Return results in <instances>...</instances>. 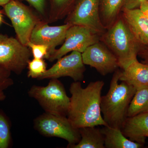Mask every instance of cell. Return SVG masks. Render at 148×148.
Wrapping results in <instances>:
<instances>
[{"label": "cell", "mask_w": 148, "mask_h": 148, "mask_svg": "<svg viewBox=\"0 0 148 148\" xmlns=\"http://www.w3.org/2000/svg\"><path fill=\"white\" fill-rule=\"evenodd\" d=\"M96 126L79 128L80 140L75 145H68L69 148H105L104 135Z\"/></svg>", "instance_id": "e0dca14e"}, {"label": "cell", "mask_w": 148, "mask_h": 148, "mask_svg": "<svg viewBox=\"0 0 148 148\" xmlns=\"http://www.w3.org/2000/svg\"><path fill=\"white\" fill-rule=\"evenodd\" d=\"M84 65L82 53L74 51L69 55L58 59L56 63L47 70L38 79H58L62 77H69L74 82H81L84 77Z\"/></svg>", "instance_id": "30bf717a"}, {"label": "cell", "mask_w": 148, "mask_h": 148, "mask_svg": "<svg viewBox=\"0 0 148 148\" xmlns=\"http://www.w3.org/2000/svg\"><path fill=\"white\" fill-rule=\"evenodd\" d=\"M121 130L130 140L144 145L148 138V112L127 117Z\"/></svg>", "instance_id": "4fadbf2b"}, {"label": "cell", "mask_w": 148, "mask_h": 148, "mask_svg": "<svg viewBox=\"0 0 148 148\" xmlns=\"http://www.w3.org/2000/svg\"><path fill=\"white\" fill-rule=\"evenodd\" d=\"M28 47L17 39L0 34V67L20 75L30 60Z\"/></svg>", "instance_id": "8992f818"}, {"label": "cell", "mask_w": 148, "mask_h": 148, "mask_svg": "<svg viewBox=\"0 0 148 148\" xmlns=\"http://www.w3.org/2000/svg\"><path fill=\"white\" fill-rule=\"evenodd\" d=\"M123 18L138 42L148 46V18L140 9H123Z\"/></svg>", "instance_id": "5bb4252c"}, {"label": "cell", "mask_w": 148, "mask_h": 148, "mask_svg": "<svg viewBox=\"0 0 148 148\" xmlns=\"http://www.w3.org/2000/svg\"><path fill=\"white\" fill-rule=\"evenodd\" d=\"M28 77L33 79H38L46 71L47 64L43 59L34 58L29 61L28 64Z\"/></svg>", "instance_id": "7402d4cb"}, {"label": "cell", "mask_w": 148, "mask_h": 148, "mask_svg": "<svg viewBox=\"0 0 148 148\" xmlns=\"http://www.w3.org/2000/svg\"><path fill=\"white\" fill-rule=\"evenodd\" d=\"M104 82L98 80L83 88L80 82L71 85V96L67 117L77 129L88 126H108L101 110V92Z\"/></svg>", "instance_id": "6da1fadb"}, {"label": "cell", "mask_w": 148, "mask_h": 148, "mask_svg": "<svg viewBox=\"0 0 148 148\" xmlns=\"http://www.w3.org/2000/svg\"><path fill=\"white\" fill-rule=\"evenodd\" d=\"M34 126L43 136L64 139L69 143L68 145L76 144L80 140L79 129L73 126L67 116L45 112L34 120Z\"/></svg>", "instance_id": "5b68a950"}, {"label": "cell", "mask_w": 148, "mask_h": 148, "mask_svg": "<svg viewBox=\"0 0 148 148\" xmlns=\"http://www.w3.org/2000/svg\"><path fill=\"white\" fill-rule=\"evenodd\" d=\"M42 16H45V0H26Z\"/></svg>", "instance_id": "d4e9b609"}, {"label": "cell", "mask_w": 148, "mask_h": 148, "mask_svg": "<svg viewBox=\"0 0 148 148\" xmlns=\"http://www.w3.org/2000/svg\"><path fill=\"white\" fill-rule=\"evenodd\" d=\"M6 96L3 90H0V101H2L5 100Z\"/></svg>", "instance_id": "83f0119b"}, {"label": "cell", "mask_w": 148, "mask_h": 148, "mask_svg": "<svg viewBox=\"0 0 148 148\" xmlns=\"http://www.w3.org/2000/svg\"><path fill=\"white\" fill-rule=\"evenodd\" d=\"M140 9L142 12L148 18V0H146L142 4Z\"/></svg>", "instance_id": "4316f807"}, {"label": "cell", "mask_w": 148, "mask_h": 148, "mask_svg": "<svg viewBox=\"0 0 148 148\" xmlns=\"http://www.w3.org/2000/svg\"><path fill=\"white\" fill-rule=\"evenodd\" d=\"M72 25L66 23L61 26H51L45 21H40L33 30L30 41L36 44L47 46V59L55 51L56 47L64 42L67 30Z\"/></svg>", "instance_id": "7c38bea8"}, {"label": "cell", "mask_w": 148, "mask_h": 148, "mask_svg": "<svg viewBox=\"0 0 148 148\" xmlns=\"http://www.w3.org/2000/svg\"><path fill=\"white\" fill-rule=\"evenodd\" d=\"M11 0H0V5H5Z\"/></svg>", "instance_id": "f1b7e54d"}, {"label": "cell", "mask_w": 148, "mask_h": 148, "mask_svg": "<svg viewBox=\"0 0 148 148\" xmlns=\"http://www.w3.org/2000/svg\"><path fill=\"white\" fill-rule=\"evenodd\" d=\"M28 94L37 101L45 112L67 116L70 98L64 84L57 79H50L46 86L33 85Z\"/></svg>", "instance_id": "277c9868"}, {"label": "cell", "mask_w": 148, "mask_h": 148, "mask_svg": "<svg viewBox=\"0 0 148 148\" xmlns=\"http://www.w3.org/2000/svg\"><path fill=\"white\" fill-rule=\"evenodd\" d=\"M11 73L0 67V90H4L14 84Z\"/></svg>", "instance_id": "cb8c5ba5"}, {"label": "cell", "mask_w": 148, "mask_h": 148, "mask_svg": "<svg viewBox=\"0 0 148 148\" xmlns=\"http://www.w3.org/2000/svg\"><path fill=\"white\" fill-rule=\"evenodd\" d=\"M148 112V86L136 90L127 110V117Z\"/></svg>", "instance_id": "d6986e66"}, {"label": "cell", "mask_w": 148, "mask_h": 148, "mask_svg": "<svg viewBox=\"0 0 148 148\" xmlns=\"http://www.w3.org/2000/svg\"><path fill=\"white\" fill-rule=\"evenodd\" d=\"M103 40L117 58L122 69L143 50V46L130 31L123 17L119 18L109 27L103 34Z\"/></svg>", "instance_id": "3957f363"}, {"label": "cell", "mask_w": 148, "mask_h": 148, "mask_svg": "<svg viewBox=\"0 0 148 148\" xmlns=\"http://www.w3.org/2000/svg\"><path fill=\"white\" fill-rule=\"evenodd\" d=\"M99 35L90 29L79 25H72L67 30L63 45L56 49L47 59L53 62L74 51L82 53L88 47L99 42Z\"/></svg>", "instance_id": "ba28073f"}, {"label": "cell", "mask_w": 148, "mask_h": 148, "mask_svg": "<svg viewBox=\"0 0 148 148\" xmlns=\"http://www.w3.org/2000/svg\"><path fill=\"white\" fill-rule=\"evenodd\" d=\"M71 0H52L53 6L49 14V21L53 22L62 19L71 12L69 5Z\"/></svg>", "instance_id": "44dd1931"}, {"label": "cell", "mask_w": 148, "mask_h": 148, "mask_svg": "<svg viewBox=\"0 0 148 148\" xmlns=\"http://www.w3.org/2000/svg\"><path fill=\"white\" fill-rule=\"evenodd\" d=\"M82 56L84 65L94 68L102 75L116 71L119 67L114 54L99 42L88 47Z\"/></svg>", "instance_id": "8fae6325"}, {"label": "cell", "mask_w": 148, "mask_h": 148, "mask_svg": "<svg viewBox=\"0 0 148 148\" xmlns=\"http://www.w3.org/2000/svg\"><path fill=\"white\" fill-rule=\"evenodd\" d=\"M2 22V16L0 12V25L1 24Z\"/></svg>", "instance_id": "f546056e"}, {"label": "cell", "mask_w": 148, "mask_h": 148, "mask_svg": "<svg viewBox=\"0 0 148 148\" xmlns=\"http://www.w3.org/2000/svg\"></svg>", "instance_id": "4dcf8cb0"}, {"label": "cell", "mask_w": 148, "mask_h": 148, "mask_svg": "<svg viewBox=\"0 0 148 148\" xmlns=\"http://www.w3.org/2000/svg\"><path fill=\"white\" fill-rule=\"evenodd\" d=\"M124 0H101V19L105 27H110L116 20Z\"/></svg>", "instance_id": "ac0fdd59"}, {"label": "cell", "mask_w": 148, "mask_h": 148, "mask_svg": "<svg viewBox=\"0 0 148 148\" xmlns=\"http://www.w3.org/2000/svg\"><path fill=\"white\" fill-rule=\"evenodd\" d=\"M101 130L104 135L106 148H140L144 146L126 138L120 129L104 126Z\"/></svg>", "instance_id": "2e32d148"}, {"label": "cell", "mask_w": 148, "mask_h": 148, "mask_svg": "<svg viewBox=\"0 0 148 148\" xmlns=\"http://www.w3.org/2000/svg\"><path fill=\"white\" fill-rule=\"evenodd\" d=\"M4 10L11 21L17 39L27 46L33 30L41 20L27 6L17 1L11 0L4 5Z\"/></svg>", "instance_id": "52a82bcc"}, {"label": "cell", "mask_w": 148, "mask_h": 148, "mask_svg": "<svg viewBox=\"0 0 148 148\" xmlns=\"http://www.w3.org/2000/svg\"><path fill=\"white\" fill-rule=\"evenodd\" d=\"M119 81L132 86L136 90L148 86V65L134 59L122 69Z\"/></svg>", "instance_id": "9a60e30c"}, {"label": "cell", "mask_w": 148, "mask_h": 148, "mask_svg": "<svg viewBox=\"0 0 148 148\" xmlns=\"http://www.w3.org/2000/svg\"><path fill=\"white\" fill-rule=\"evenodd\" d=\"M146 0H124L123 9L132 10L140 8V6Z\"/></svg>", "instance_id": "484cf974"}, {"label": "cell", "mask_w": 148, "mask_h": 148, "mask_svg": "<svg viewBox=\"0 0 148 148\" xmlns=\"http://www.w3.org/2000/svg\"><path fill=\"white\" fill-rule=\"evenodd\" d=\"M66 21L67 24L86 27L99 35L106 32L99 13V0H79Z\"/></svg>", "instance_id": "9c48e42d"}, {"label": "cell", "mask_w": 148, "mask_h": 148, "mask_svg": "<svg viewBox=\"0 0 148 148\" xmlns=\"http://www.w3.org/2000/svg\"><path fill=\"white\" fill-rule=\"evenodd\" d=\"M121 72L115 71L108 91L101 96V114L108 126L120 129L127 117L128 107L136 91L124 82L119 83Z\"/></svg>", "instance_id": "7a4b0ae2"}, {"label": "cell", "mask_w": 148, "mask_h": 148, "mask_svg": "<svg viewBox=\"0 0 148 148\" xmlns=\"http://www.w3.org/2000/svg\"><path fill=\"white\" fill-rule=\"evenodd\" d=\"M12 144L11 123L9 118L0 109V148H9Z\"/></svg>", "instance_id": "ffe728a7"}, {"label": "cell", "mask_w": 148, "mask_h": 148, "mask_svg": "<svg viewBox=\"0 0 148 148\" xmlns=\"http://www.w3.org/2000/svg\"><path fill=\"white\" fill-rule=\"evenodd\" d=\"M27 46L31 48L34 58L43 59L47 58L48 52L47 46L43 45L36 44L29 42Z\"/></svg>", "instance_id": "603a6c76"}]
</instances>
